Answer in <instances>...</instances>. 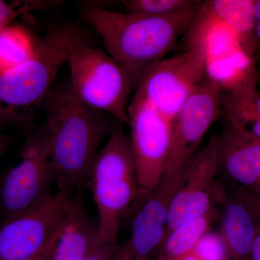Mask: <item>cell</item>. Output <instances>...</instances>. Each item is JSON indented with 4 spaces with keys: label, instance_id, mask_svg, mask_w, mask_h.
Wrapping results in <instances>:
<instances>
[{
    "label": "cell",
    "instance_id": "cell-27",
    "mask_svg": "<svg viewBox=\"0 0 260 260\" xmlns=\"http://www.w3.org/2000/svg\"><path fill=\"white\" fill-rule=\"evenodd\" d=\"M257 232L251 247L249 260H260V220H257Z\"/></svg>",
    "mask_w": 260,
    "mask_h": 260
},
{
    "label": "cell",
    "instance_id": "cell-21",
    "mask_svg": "<svg viewBox=\"0 0 260 260\" xmlns=\"http://www.w3.org/2000/svg\"><path fill=\"white\" fill-rule=\"evenodd\" d=\"M196 0H124L121 2L127 13H144L156 16L175 14L192 8Z\"/></svg>",
    "mask_w": 260,
    "mask_h": 260
},
{
    "label": "cell",
    "instance_id": "cell-2",
    "mask_svg": "<svg viewBox=\"0 0 260 260\" xmlns=\"http://www.w3.org/2000/svg\"><path fill=\"white\" fill-rule=\"evenodd\" d=\"M42 107L47 115L58 190L86 186L88 171L99 145L119 121L83 104L70 84L52 88Z\"/></svg>",
    "mask_w": 260,
    "mask_h": 260
},
{
    "label": "cell",
    "instance_id": "cell-18",
    "mask_svg": "<svg viewBox=\"0 0 260 260\" xmlns=\"http://www.w3.org/2000/svg\"><path fill=\"white\" fill-rule=\"evenodd\" d=\"M222 116L228 123L260 143V90L220 92Z\"/></svg>",
    "mask_w": 260,
    "mask_h": 260
},
{
    "label": "cell",
    "instance_id": "cell-24",
    "mask_svg": "<svg viewBox=\"0 0 260 260\" xmlns=\"http://www.w3.org/2000/svg\"><path fill=\"white\" fill-rule=\"evenodd\" d=\"M229 185L231 190L245 203V204L250 208L252 213H254L256 218L258 220H260V195L247 190L241 186L236 185L229 181Z\"/></svg>",
    "mask_w": 260,
    "mask_h": 260
},
{
    "label": "cell",
    "instance_id": "cell-23",
    "mask_svg": "<svg viewBox=\"0 0 260 260\" xmlns=\"http://www.w3.org/2000/svg\"><path fill=\"white\" fill-rule=\"evenodd\" d=\"M192 251L202 260H231L226 244L220 232H207L197 243Z\"/></svg>",
    "mask_w": 260,
    "mask_h": 260
},
{
    "label": "cell",
    "instance_id": "cell-4",
    "mask_svg": "<svg viewBox=\"0 0 260 260\" xmlns=\"http://www.w3.org/2000/svg\"><path fill=\"white\" fill-rule=\"evenodd\" d=\"M86 186L99 213L97 240L117 246L121 222L138 194L134 154L121 122L116 123L94 158Z\"/></svg>",
    "mask_w": 260,
    "mask_h": 260
},
{
    "label": "cell",
    "instance_id": "cell-3",
    "mask_svg": "<svg viewBox=\"0 0 260 260\" xmlns=\"http://www.w3.org/2000/svg\"><path fill=\"white\" fill-rule=\"evenodd\" d=\"M82 37L74 25L52 28L38 41L30 59L0 75V127L29 129L59 70L68 63L72 48Z\"/></svg>",
    "mask_w": 260,
    "mask_h": 260
},
{
    "label": "cell",
    "instance_id": "cell-29",
    "mask_svg": "<svg viewBox=\"0 0 260 260\" xmlns=\"http://www.w3.org/2000/svg\"><path fill=\"white\" fill-rule=\"evenodd\" d=\"M11 143V139L8 135L0 134V158L6 151Z\"/></svg>",
    "mask_w": 260,
    "mask_h": 260
},
{
    "label": "cell",
    "instance_id": "cell-7",
    "mask_svg": "<svg viewBox=\"0 0 260 260\" xmlns=\"http://www.w3.org/2000/svg\"><path fill=\"white\" fill-rule=\"evenodd\" d=\"M76 190H58L0 227V260H34L55 241L82 203Z\"/></svg>",
    "mask_w": 260,
    "mask_h": 260
},
{
    "label": "cell",
    "instance_id": "cell-12",
    "mask_svg": "<svg viewBox=\"0 0 260 260\" xmlns=\"http://www.w3.org/2000/svg\"><path fill=\"white\" fill-rule=\"evenodd\" d=\"M179 181L160 182L158 187L134 212L129 237L116 247L113 260L148 258L161 248L169 205Z\"/></svg>",
    "mask_w": 260,
    "mask_h": 260
},
{
    "label": "cell",
    "instance_id": "cell-5",
    "mask_svg": "<svg viewBox=\"0 0 260 260\" xmlns=\"http://www.w3.org/2000/svg\"><path fill=\"white\" fill-rule=\"evenodd\" d=\"M68 63L75 96L87 107L128 124L135 87L126 70L107 52L90 45L84 36L72 48Z\"/></svg>",
    "mask_w": 260,
    "mask_h": 260
},
{
    "label": "cell",
    "instance_id": "cell-1",
    "mask_svg": "<svg viewBox=\"0 0 260 260\" xmlns=\"http://www.w3.org/2000/svg\"><path fill=\"white\" fill-rule=\"evenodd\" d=\"M203 2L175 14L117 13L96 5L84 8V20L102 38L107 52L128 73L135 88L147 71L174 50Z\"/></svg>",
    "mask_w": 260,
    "mask_h": 260
},
{
    "label": "cell",
    "instance_id": "cell-26",
    "mask_svg": "<svg viewBox=\"0 0 260 260\" xmlns=\"http://www.w3.org/2000/svg\"><path fill=\"white\" fill-rule=\"evenodd\" d=\"M254 39L255 56L260 57V0H254Z\"/></svg>",
    "mask_w": 260,
    "mask_h": 260
},
{
    "label": "cell",
    "instance_id": "cell-13",
    "mask_svg": "<svg viewBox=\"0 0 260 260\" xmlns=\"http://www.w3.org/2000/svg\"><path fill=\"white\" fill-rule=\"evenodd\" d=\"M218 164L229 182L260 195V143L227 123L218 137Z\"/></svg>",
    "mask_w": 260,
    "mask_h": 260
},
{
    "label": "cell",
    "instance_id": "cell-19",
    "mask_svg": "<svg viewBox=\"0 0 260 260\" xmlns=\"http://www.w3.org/2000/svg\"><path fill=\"white\" fill-rule=\"evenodd\" d=\"M215 208L203 216L190 219L172 231L158 252L156 260H181L194 249L201 237L209 232L217 218Z\"/></svg>",
    "mask_w": 260,
    "mask_h": 260
},
{
    "label": "cell",
    "instance_id": "cell-10",
    "mask_svg": "<svg viewBox=\"0 0 260 260\" xmlns=\"http://www.w3.org/2000/svg\"><path fill=\"white\" fill-rule=\"evenodd\" d=\"M220 90L205 77L184 103L172 122V141L160 182L179 181L213 123L222 116Z\"/></svg>",
    "mask_w": 260,
    "mask_h": 260
},
{
    "label": "cell",
    "instance_id": "cell-31",
    "mask_svg": "<svg viewBox=\"0 0 260 260\" xmlns=\"http://www.w3.org/2000/svg\"><path fill=\"white\" fill-rule=\"evenodd\" d=\"M135 260H152L151 259H148V258H143V259H138Z\"/></svg>",
    "mask_w": 260,
    "mask_h": 260
},
{
    "label": "cell",
    "instance_id": "cell-17",
    "mask_svg": "<svg viewBox=\"0 0 260 260\" xmlns=\"http://www.w3.org/2000/svg\"><path fill=\"white\" fill-rule=\"evenodd\" d=\"M201 7L232 29L243 47L255 57L254 0H209L203 2Z\"/></svg>",
    "mask_w": 260,
    "mask_h": 260
},
{
    "label": "cell",
    "instance_id": "cell-15",
    "mask_svg": "<svg viewBox=\"0 0 260 260\" xmlns=\"http://www.w3.org/2000/svg\"><path fill=\"white\" fill-rule=\"evenodd\" d=\"M205 77L227 93L256 88L260 78L255 59L244 49L222 59L205 61Z\"/></svg>",
    "mask_w": 260,
    "mask_h": 260
},
{
    "label": "cell",
    "instance_id": "cell-11",
    "mask_svg": "<svg viewBox=\"0 0 260 260\" xmlns=\"http://www.w3.org/2000/svg\"><path fill=\"white\" fill-rule=\"evenodd\" d=\"M218 147V137H213L184 168L171 200L162 245L169 234L181 223L215 208L213 200L219 172Z\"/></svg>",
    "mask_w": 260,
    "mask_h": 260
},
{
    "label": "cell",
    "instance_id": "cell-14",
    "mask_svg": "<svg viewBox=\"0 0 260 260\" xmlns=\"http://www.w3.org/2000/svg\"><path fill=\"white\" fill-rule=\"evenodd\" d=\"M224 203L220 233L231 260H249L258 221L250 208L232 191Z\"/></svg>",
    "mask_w": 260,
    "mask_h": 260
},
{
    "label": "cell",
    "instance_id": "cell-20",
    "mask_svg": "<svg viewBox=\"0 0 260 260\" xmlns=\"http://www.w3.org/2000/svg\"><path fill=\"white\" fill-rule=\"evenodd\" d=\"M38 41L21 25H9L0 31V75L28 60Z\"/></svg>",
    "mask_w": 260,
    "mask_h": 260
},
{
    "label": "cell",
    "instance_id": "cell-16",
    "mask_svg": "<svg viewBox=\"0 0 260 260\" xmlns=\"http://www.w3.org/2000/svg\"><path fill=\"white\" fill-rule=\"evenodd\" d=\"M98 224L83 202L70 215L54 244L53 260H85L97 237Z\"/></svg>",
    "mask_w": 260,
    "mask_h": 260
},
{
    "label": "cell",
    "instance_id": "cell-32",
    "mask_svg": "<svg viewBox=\"0 0 260 260\" xmlns=\"http://www.w3.org/2000/svg\"><path fill=\"white\" fill-rule=\"evenodd\" d=\"M259 78H260V72H259Z\"/></svg>",
    "mask_w": 260,
    "mask_h": 260
},
{
    "label": "cell",
    "instance_id": "cell-28",
    "mask_svg": "<svg viewBox=\"0 0 260 260\" xmlns=\"http://www.w3.org/2000/svg\"><path fill=\"white\" fill-rule=\"evenodd\" d=\"M56 239L51 245L48 246L47 249L43 251L42 254H39L34 260H53V252H54V244H55Z\"/></svg>",
    "mask_w": 260,
    "mask_h": 260
},
{
    "label": "cell",
    "instance_id": "cell-6",
    "mask_svg": "<svg viewBox=\"0 0 260 260\" xmlns=\"http://www.w3.org/2000/svg\"><path fill=\"white\" fill-rule=\"evenodd\" d=\"M16 160L0 174V213L3 222L39 204L51 193L54 174L47 126L32 132Z\"/></svg>",
    "mask_w": 260,
    "mask_h": 260
},
{
    "label": "cell",
    "instance_id": "cell-22",
    "mask_svg": "<svg viewBox=\"0 0 260 260\" xmlns=\"http://www.w3.org/2000/svg\"><path fill=\"white\" fill-rule=\"evenodd\" d=\"M56 1H14L12 3L0 0V31L10 25L11 22L19 15L26 14L36 10L51 9L58 5Z\"/></svg>",
    "mask_w": 260,
    "mask_h": 260
},
{
    "label": "cell",
    "instance_id": "cell-30",
    "mask_svg": "<svg viewBox=\"0 0 260 260\" xmlns=\"http://www.w3.org/2000/svg\"><path fill=\"white\" fill-rule=\"evenodd\" d=\"M181 260H202L201 259H200L199 257H198V256L196 255V254H194V252H193L192 251H191L189 254H188L187 255L184 256V258H183Z\"/></svg>",
    "mask_w": 260,
    "mask_h": 260
},
{
    "label": "cell",
    "instance_id": "cell-25",
    "mask_svg": "<svg viewBox=\"0 0 260 260\" xmlns=\"http://www.w3.org/2000/svg\"><path fill=\"white\" fill-rule=\"evenodd\" d=\"M117 246L100 242L95 239L85 260H113Z\"/></svg>",
    "mask_w": 260,
    "mask_h": 260
},
{
    "label": "cell",
    "instance_id": "cell-8",
    "mask_svg": "<svg viewBox=\"0 0 260 260\" xmlns=\"http://www.w3.org/2000/svg\"><path fill=\"white\" fill-rule=\"evenodd\" d=\"M128 116L138 184V197L129 210L133 214L155 190L164 177L172 122L135 95L130 102Z\"/></svg>",
    "mask_w": 260,
    "mask_h": 260
},
{
    "label": "cell",
    "instance_id": "cell-9",
    "mask_svg": "<svg viewBox=\"0 0 260 260\" xmlns=\"http://www.w3.org/2000/svg\"><path fill=\"white\" fill-rule=\"evenodd\" d=\"M205 78V56L199 47L184 49L150 68L135 88L141 98L169 121Z\"/></svg>",
    "mask_w": 260,
    "mask_h": 260
}]
</instances>
